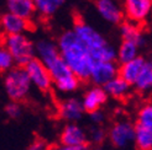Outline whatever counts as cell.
<instances>
[{
	"label": "cell",
	"mask_w": 152,
	"mask_h": 150,
	"mask_svg": "<svg viewBox=\"0 0 152 150\" xmlns=\"http://www.w3.org/2000/svg\"><path fill=\"white\" fill-rule=\"evenodd\" d=\"M35 57L47 68L52 79V86H55L58 92L72 94L78 89L80 80L64 63L56 42L47 38L37 41L35 44Z\"/></svg>",
	"instance_id": "6da1fadb"
},
{
	"label": "cell",
	"mask_w": 152,
	"mask_h": 150,
	"mask_svg": "<svg viewBox=\"0 0 152 150\" xmlns=\"http://www.w3.org/2000/svg\"><path fill=\"white\" fill-rule=\"evenodd\" d=\"M57 47L64 63L75 76L80 81L89 80L94 61L73 30H67L58 37Z\"/></svg>",
	"instance_id": "7a4b0ae2"
},
{
	"label": "cell",
	"mask_w": 152,
	"mask_h": 150,
	"mask_svg": "<svg viewBox=\"0 0 152 150\" xmlns=\"http://www.w3.org/2000/svg\"><path fill=\"white\" fill-rule=\"evenodd\" d=\"M72 30L86 46L94 62L116 61V49L92 25L87 24L83 20H78L75 21Z\"/></svg>",
	"instance_id": "3957f363"
},
{
	"label": "cell",
	"mask_w": 152,
	"mask_h": 150,
	"mask_svg": "<svg viewBox=\"0 0 152 150\" xmlns=\"http://www.w3.org/2000/svg\"><path fill=\"white\" fill-rule=\"evenodd\" d=\"M31 81L24 66H12L5 74L4 87L7 97L11 101H22L31 91Z\"/></svg>",
	"instance_id": "277c9868"
},
{
	"label": "cell",
	"mask_w": 152,
	"mask_h": 150,
	"mask_svg": "<svg viewBox=\"0 0 152 150\" xmlns=\"http://www.w3.org/2000/svg\"><path fill=\"white\" fill-rule=\"evenodd\" d=\"M4 46L12 57L14 64L19 66H25L35 58V44L25 33L6 35Z\"/></svg>",
	"instance_id": "5b68a950"
},
{
	"label": "cell",
	"mask_w": 152,
	"mask_h": 150,
	"mask_svg": "<svg viewBox=\"0 0 152 150\" xmlns=\"http://www.w3.org/2000/svg\"><path fill=\"white\" fill-rule=\"evenodd\" d=\"M108 137L110 143L120 150H126L134 145L135 125L127 119H119L111 125Z\"/></svg>",
	"instance_id": "8992f818"
},
{
	"label": "cell",
	"mask_w": 152,
	"mask_h": 150,
	"mask_svg": "<svg viewBox=\"0 0 152 150\" xmlns=\"http://www.w3.org/2000/svg\"><path fill=\"white\" fill-rule=\"evenodd\" d=\"M123 7L124 17L127 21L141 25L150 17L152 0H119Z\"/></svg>",
	"instance_id": "52a82bcc"
},
{
	"label": "cell",
	"mask_w": 152,
	"mask_h": 150,
	"mask_svg": "<svg viewBox=\"0 0 152 150\" xmlns=\"http://www.w3.org/2000/svg\"><path fill=\"white\" fill-rule=\"evenodd\" d=\"M25 70L31 81V85L37 87L42 92H47L52 89V79L51 75L45 66L36 57L32 58L25 66Z\"/></svg>",
	"instance_id": "ba28073f"
},
{
	"label": "cell",
	"mask_w": 152,
	"mask_h": 150,
	"mask_svg": "<svg viewBox=\"0 0 152 150\" xmlns=\"http://www.w3.org/2000/svg\"><path fill=\"white\" fill-rule=\"evenodd\" d=\"M119 65L116 61H103L94 62L92 70H90L89 80L95 86H104L106 82L118 75Z\"/></svg>",
	"instance_id": "9c48e42d"
},
{
	"label": "cell",
	"mask_w": 152,
	"mask_h": 150,
	"mask_svg": "<svg viewBox=\"0 0 152 150\" xmlns=\"http://www.w3.org/2000/svg\"><path fill=\"white\" fill-rule=\"evenodd\" d=\"M94 5L104 21L111 25H120L123 22L124 12L119 0H95Z\"/></svg>",
	"instance_id": "30bf717a"
},
{
	"label": "cell",
	"mask_w": 152,
	"mask_h": 150,
	"mask_svg": "<svg viewBox=\"0 0 152 150\" xmlns=\"http://www.w3.org/2000/svg\"><path fill=\"white\" fill-rule=\"evenodd\" d=\"M58 113L61 118L68 123H77L84 115V108L82 102L75 97H68L63 100L58 106Z\"/></svg>",
	"instance_id": "8fae6325"
},
{
	"label": "cell",
	"mask_w": 152,
	"mask_h": 150,
	"mask_svg": "<svg viewBox=\"0 0 152 150\" xmlns=\"http://www.w3.org/2000/svg\"><path fill=\"white\" fill-rule=\"evenodd\" d=\"M88 140L87 132L77 123H68L61 133V144L69 146H84Z\"/></svg>",
	"instance_id": "7c38bea8"
},
{
	"label": "cell",
	"mask_w": 152,
	"mask_h": 150,
	"mask_svg": "<svg viewBox=\"0 0 152 150\" xmlns=\"http://www.w3.org/2000/svg\"><path fill=\"white\" fill-rule=\"evenodd\" d=\"M108 101V95L104 91L103 86H93L89 90H87V92L84 94L82 99V106L84 108V112H90L100 110L105 102Z\"/></svg>",
	"instance_id": "4fadbf2b"
},
{
	"label": "cell",
	"mask_w": 152,
	"mask_h": 150,
	"mask_svg": "<svg viewBox=\"0 0 152 150\" xmlns=\"http://www.w3.org/2000/svg\"><path fill=\"white\" fill-rule=\"evenodd\" d=\"M145 63H146V59L141 56H137L136 58L131 59V61L121 63V65L119 66V70H118V75L132 86L136 78L139 76L140 71L142 70Z\"/></svg>",
	"instance_id": "5bb4252c"
},
{
	"label": "cell",
	"mask_w": 152,
	"mask_h": 150,
	"mask_svg": "<svg viewBox=\"0 0 152 150\" xmlns=\"http://www.w3.org/2000/svg\"><path fill=\"white\" fill-rule=\"evenodd\" d=\"M6 9L7 12L16 15L26 21L32 20L36 15L32 0H6Z\"/></svg>",
	"instance_id": "9a60e30c"
},
{
	"label": "cell",
	"mask_w": 152,
	"mask_h": 150,
	"mask_svg": "<svg viewBox=\"0 0 152 150\" xmlns=\"http://www.w3.org/2000/svg\"><path fill=\"white\" fill-rule=\"evenodd\" d=\"M103 89L108 96L120 100L129 96V94L131 91V85L127 81H125L123 78H120L119 75H116L115 78H113L110 81L106 82L103 86Z\"/></svg>",
	"instance_id": "2e32d148"
},
{
	"label": "cell",
	"mask_w": 152,
	"mask_h": 150,
	"mask_svg": "<svg viewBox=\"0 0 152 150\" xmlns=\"http://www.w3.org/2000/svg\"><path fill=\"white\" fill-rule=\"evenodd\" d=\"M120 36L123 41H131L137 43L140 47H142L146 43V37L143 33L140 25L134 24V22L126 21L120 24Z\"/></svg>",
	"instance_id": "e0dca14e"
},
{
	"label": "cell",
	"mask_w": 152,
	"mask_h": 150,
	"mask_svg": "<svg viewBox=\"0 0 152 150\" xmlns=\"http://www.w3.org/2000/svg\"><path fill=\"white\" fill-rule=\"evenodd\" d=\"M1 26L6 35H18L25 33L28 28V21L21 19L10 12H6L1 17Z\"/></svg>",
	"instance_id": "ac0fdd59"
},
{
	"label": "cell",
	"mask_w": 152,
	"mask_h": 150,
	"mask_svg": "<svg viewBox=\"0 0 152 150\" xmlns=\"http://www.w3.org/2000/svg\"><path fill=\"white\" fill-rule=\"evenodd\" d=\"M36 14L43 17H51L56 15L64 6L67 0H32Z\"/></svg>",
	"instance_id": "d6986e66"
},
{
	"label": "cell",
	"mask_w": 152,
	"mask_h": 150,
	"mask_svg": "<svg viewBox=\"0 0 152 150\" xmlns=\"http://www.w3.org/2000/svg\"><path fill=\"white\" fill-rule=\"evenodd\" d=\"M135 125V141L134 145H136L139 150H151L152 149V127L147 125Z\"/></svg>",
	"instance_id": "ffe728a7"
},
{
	"label": "cell",
	"mask_w": 152,
	"mask_h": 150,
	"mask_svg": "<svg viewBox=\"0 0 152 150\" xmlns=\"http://www.w3.org/2000/svg\"><path fill=\"white\" fill-rule=\"evenodd\" d=\"M135 89L141 94H147L151 91L152 87V63L150 61H146L142 70L140 71L139 76L136 78L134 85Z\"/></svg>",
	"instance_id": "44dd1931"
},
{
	"label": "cell",
	"mask_w": 152,
	"mask_h": 150,
	"mask_svg": "<svg viewBox=\"0 0 152 150\" xmlns=\"http://www.w3.org/2000/svg\"><path fill=\"white\" fill-rule=\"evenodd\" d=\"M141 47L135 42L123 41L120 43L119 48L116 49V61L120 64L131 61V59H134V58H136L139 56V49Z\"/></svg>",
	"instance_id": "7402d4cb"
},
{
	"label": "cell",
	"mask_w": 152,
	"mask_h": 150,
	"mask_svg": "<svg viewBox=\"0 0 152 150\" xmlns=\"http://www.w3.org/2000/svg\"><path fill=\"white\" fill-rule=\"evenodd\" d=\"M14 66L12 57L4 44H0V71H7Z\"/></svg>",
	"instance_id": "603a6c76"
},
{
	"label": "cell",
	"mask_w": 152,
	"mask_h": 150,
	"mask_svg": "<svg viewBox=\"0 0 152 150\" xmlns=\"http://www.w3.org/2000/svg\"><path fill=\"white\" fill-rule=\"evenodd\" d=\"M105 136H106V134L103 131V128L100 125H96V124L89 132V139L94 144H102L104 141V139H105Z\"/></svg>",
	"instance_id": "cb8c5ba5"
},
{
	"label": "cell",
	"mask_w": 152,
	"mask_h": 150,
	"mask_svg": "<svg viewBox=\"0 0 152 150\" xmlns=\"http://www.w3.org/2000/svg\"><path fill=\"white\" fill-rule=\"evenodd\" d=\"M5 113L9 118H19L21 116V106L18 101H11L10 103L6 105Z\"/></svg>",
	"instance_id": "d4e9b609"
},
{
	"label": "cell",
	"mask_w": 152,
	"mask_h": 150,
	"mask_svg": "<svg viewBox=\"0 0 152 150\" xmlns=\"http://www.w3.org/2000/svg\"><path fill=\"white\" fill-rule=\"evenodd\" d=\"M90 118H92V121H93L94 124L100 125V123L105 119V116L102 112V110H96V111L90 112Z\"/></svg>",
	"instance_id": "484cf974"
},
{
	"label": "cell",
	"mask_w": 152,
	"mask_h": 150,
	"mask_svg": "<svg viewBox=\"0 0 152 150\" xmlns=\"http://www.w3.org/2000/svg\"><path fill=\"white\" fill-rule=\"evenodd\" d=\"M28 150H47V145L43 140H36L30 145Z\"/></svg>",
	"instance_id": "4316f807"
},
{
	"label": "cell",
	"mask_w": 152,
	"mask_h": 150,
	"mask_svg": "<svg viewBox=\"0 0 152 150\" xmlns=\"http://www.w3.org/2000/svg\"><path fill=\"white\" fill-rule=\"evenodd\" d=\"M86 146V145H84ZM83 146H69V145H63L61 144L57 148H55V150H82Z\"/></svg>",
	"instance_id": "83f0119b"
},
{
	"label": "cell",
	"mask_w": 152,
	"mask_h": 150,
	"mask_svg": "<svg viewBox=\"0 0 152 150\" xmlns=\"http://www.w3.org/2000/svg\"><path fill=\"white\" fill-rule=\"evenodd\" d=\"M82 150H90V149H88L87 146H83V148H82ZM95 150H98V149H95Z\"/></svg>",
	"instance_id": "f1b7e54d"
},
{
	"label": "cell",
	"mask_w": 152,
	"mask_h": 150,
	"mask_svg": "<svg viewBox=\"0 0 152 150\" xmlns=\"http://www.w3.org/2000/svg\"><path fill=\"white\" fill-rule=\"evenodd\" d=\"M98 150H102V149H98Z\"/></svg>",
	"instance_id": "f546056e"
}]
</instances>
